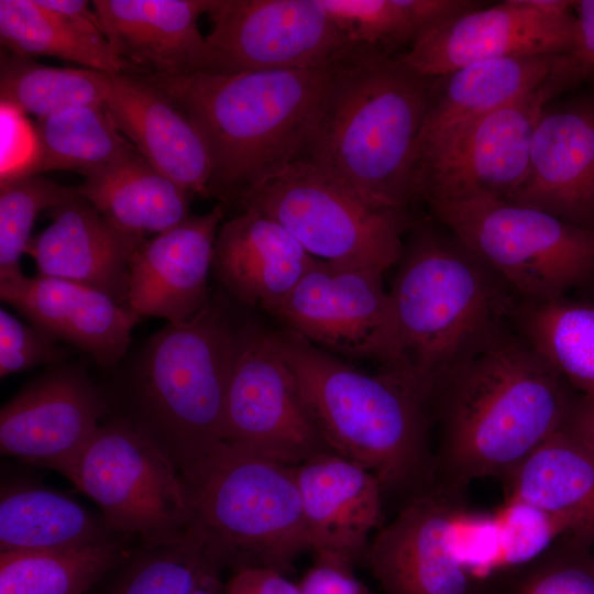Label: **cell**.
Listing matches in <instances>:
<instances>
[{
  "label": "cell",
  "mask_w": 594,
  "mask_h": 594,
  "mask_svg": "<svg viewBox=\"0 0 594 594\" xmlns=\"http://www.w3.org/2000/svg\"><path fill=\"white\" fill-rule=\"evenodd\" d=\"M574 396L524 337L498 329L435 395L433 482L466 491L476 479L506 480L563 427Z\"/></svg>",
  "instance_id": "6da1fadb"
},
{
  "label": "cell",
  "mask_w": 594,
  "mask_h": 594,
  "mask_svg": "<svg viewBox=\"0 0 594 594\" xmlns=\"http://www.w3.org/2000/svg\"><path fill=\"white\" fill-rule=\"evenodd\" d=\"M334 65L186 76L138 74L165 91L200 133L211 163L208 198L227 208L306 157Z\"/></svg>",
  "instance_id": "7a4b0ae2"
},
{
  "label": "cell",
  "mask_w": 594,
  "mask_h": 594,
  "mask_svg": "<svg viewBox=\"0 0 594 594\" xmlns=\"http://www.w3.org/2000/svg\"><path fill=\"white\" fill-rule=\"evenodd\" d=\"M430 80L380 52L359 51L339 62L305 160L370 202L405 210L418 198L416 166Z\"/></svg>",
  "instance_id": "3957f363"
},
{
  "label": "cell",
  "mask_w": 594,
  "mask_h": 594,
  "mask_svg": "<svg viewBox=\"0 0 594 594\" xmlns=\"http://www.w3.org/2000/svg\"><path fill=\"white\" fill-rule=\"evenodd\" d=\"M270 332L333 452L370 470L384 496L405 502L433 482L432 407L406 374L365 373L289 329Z\"/></svg>",
  "instance_id": "277c9868"
},
{
  "label": "cell",
  "mask_w": 594,
  "mask_h": 594,
  "mask_svg": "<svg viewBox=\"0 0 594 594\" xmlns=\"http://www.w3.org/2000/svg\"><path fill=\"white\" fill-rule=\"evenodd\" d=\"M239 329L215 300L153 334L119 395L118 416L157 444L180 474L221 442Z\"/></svg>",
  "instance_id": "5b68a950"
},
{
  "label": "cell",
  "mask_w": 594,
  "mask_h": 594,
  "mask_svg": "<svg viewBox=\"0 0 594 594\" xmlns=\"http://www.w3.org/2000/svg\"><path fill=\"white\" fill-rule=\"evenodd\" d=\"M388 290L404 372L431 405L447 376L501 329L505 285L454 237L418 232Z\"/></svg>",
  "instance_id": "8992f818"
},
{
  "label": "cell",
  "mask_w": 594,
  "mask_h": 594,
  "mask_svg": "<svg viewBox=\"0 0 594 594\" xmlns=\"http://www.w3.org/2000/svg\"><path fill=\"white\" fill-rule=\"evenodd\" d=\"M182 476L194 525L223 569L287 574L310 551L295 466L220 442Z\"/></svg>",
  "instance_id": "52a82bcc"
},
{
  "label": "cell",
  "mask_w": 594,
  "mask_h": 594,
  "mask_svg": "<svg viewBox=\"0 0 594 594\" xmlns=\"http://www.w3.org/2000/svg\"><path fill=\"white\" fill-rule=\"evenodd\" d=\"M429 206L462 245L528 302L562 298L594 278V229L491 197Z\"/></svg>",
  "instance_id": "ba28073f"
},
{
  "label": "cell",
  "mask_w": 594,
  "mask_h": 594,
  "mask_svg": "<svg viewBox=\"0 0 594 594\" xmlns=\"http://www.w3.org/2000/svg\"><path fill=\"white\" fill-rule=\"evenodd\" d=\"M237 205L276 220L320 261L384 274L403 253L405 210L370 202L305 158L254 186Z\"/></svg>",
  "instance_id": "9c48e42d"
},
{
  "label": "cell",
  "mask_w": 594,
  "mask_h": 594,
  "mask_svg": "<svg viewBox=\"0 0 594 594\" xmlns=\"http://www.w3.org/2000/svg\"><path fill=\"white\" fill-rule=\"evenodd\" d=\"M65 477L98 505L112 529L138 543L170 541L194 527L175 463L118 416L100 425Z\"/></svg>",
  "instance_id": "30bf717a"
},
{
  "label": "cell",
  "mask_w": 594,
  "mask_h": 594,
  "mask_svg": "<svg viewBox=\"0 0 594 594\" xmlns=\"http://www.w3.org/2000/svg\"><path fill=\"white\" fill-rule=\"evenodd\" d=\"M543 84L482 117L420 140L416 186L429 205L491 197L509 200L524 182Z\"/></svg>",
  "instance_id": "8fae6325"
},
{
  "label": "cell",
  "mask_w": 594,
  "mask_h": 594,
  "mask_svg": "<svg viewBox=\"0 0 594 594\" xmlns=\"http://www.w3.org/2000/svg\"><path fill=\"white\" fill-rule=\"evenodd\" d=\"M221 442L292 466L332 451L270 331L239 329Z\"/></svg>",
  "instance_id": "7c38bea8"
},
{
  "label": "cell",
  "mask_w": 594,
  "mask_h": 594,
  "mask_svg": "<svg viewBox=\"0 0 594 594\" xmlns=\"http://www.w3.org/2000/svg\"><path fill=\"white\" fill-rule=\"evenodd\" d=\"M310 343L404 372L383 273L318 260L273 315Z\"/></svg>",
  "instance_id": "4fadbf2b"
},
{
  "label": "cell",
  "mask_w": 594,
  "mask_h": 594,
  "mask_svg": "<svg viewBox=\"0 0 594 594\" xmlns=\"http://www.w3.org/2000/svg\"><path fill=\"white\" fill-rule=\"evenodd\" d=\"M217 72L310 69L359 52L318 0H213Z\"/></svg>",
  "instance_id": "5bb4252c"
},
{
  "label": "cell",
  "mask_w": 594,
  "mask_h": 594,
  "mask_svg": "<svg viewBox=\"0 0 594 594\" xmlns=\"http://www.w3.org/2000/svg\"><path fill=\"white\" fill-rule=\"evenodd\" d=\"M465 492L432 482L372 537L363 562L385 594H494L461 561L455 522Z\"/></svg>",
  "instance_id": "9a60e30c"
},
{
  "label": "cell",
  "mask_w": 594,
  "mask_h": 594,
  "mask_svg": "<svg viewBox=\"0 0 594 594\" xmlns=\"http://www.w3.org/2000/svg\"><path fill=\"white\" fill-rule=\"evenodd\" d=\"M575 18L543 13L527 0L477 7L425 32L399 58L425 77L516 56L561 55L573 45Z\"/></svg>",
  "instance_id": "2e32d148"
},
{
  "label": "cell",
  "mask_w": 594,
  "mask_h": 594,
  "mask_svg": "<svg viewBox=\"0 0 594 594\" xmlns=\"http://www.w3.org/2000/svg\"><path fill=\"white\" fill-rule=\"evenodd\" d=\"M108 410L105 393L86 375L51 371L1 407V453L65 476Z\"/></svg>",
  "instance_id": "e0dca14e"
},
{
  "label": "cell",
  "mask_w": 594,
  "mask_h": 594,
  "mask_svg": "<svg viewBox=\"0 0 594 594\" xmlns=\"http://www.w3.org/2000/svg\"><path fill=\"white\" fill-rule=\"evenodd\" d=\"M226 206L217 202L200 216L145 239L129 273L125 306L141 316L185 322L211 300L208 276Z\"/></svg>",
  "instance_id": "ac0fdd59"
},
{
  "label": "cell",
  "mask_w": 594,
  "mask_h": 594,
  "mask_svg": "<svg viewBox=\"0 0 594 594\" xmlns=\"http://www.w3.org/2000/svg\"><path fill=\"white\" fill-rule=\"evenodd\" d=\"M508 201L594 229V102L543 109L526 177Z\"/></svg>",
  "instance_id": "d6986e66"
},
{
  "label": "cell",
  "mask_w": 594,
  "mask_h": 594,
  "mask_svg": "<svg viewBox=\"0 0 594 594\" xmlns=\"http://www.w3.org/2000/svg\"><path fill=\"white\" fill-rule=\"evenodd\" d=\"M302 517L315 557L363 562L382 521L384 492L362 464L333 451L295 466Z\"/></svg>",
  "instance_id": "ffe728a7"
},
{
  "label": "cell",
  "mask_w": 594,
  "mask_h": 594,
  "mask_svg": "<svg viewBox=\"0 0 594 594\" xmlns=\"http://www.w3.org/2000/svg\"><path fill=\"white\" fill-rule=\"evenodd\" d=\"M213 0H95L94 10L113 53L133 72L186 76L217 72L198 29Z\"/></svg>",
  "instance_id": "44dd1931"
},
{
  "label": "cell",
  "mask_w": 594,
  "mask_h": 594,
  "mask_svg": "<svg viewBox=\"0 0 594 594\" xmlns=\"http://www.w3.org/2000/svg\"><path fill=\"white\" fill-rule=\"evenodd\" d=\"M105 91L107 113L139 153L190 196L208 198L210 156L180 107L138 73L105 72Z\"/></svg>",
  "instance_id": "7402d4cb"
},
{
  "label": "cell",
  "mask_w": 594,
  "mask_h": 594,
  "mask_svg": "<svg viewBox=\"0 0 594 594\" xmlns=\"http://www.w3.org/2000/svg\"><path fill=\"white\" fill-rule=\"evenodd\" d=\"M0 297L37 330L87 352L105 369L124 356L140 319L100 290L55 277L0 280Z\"/></svg>",
  "instance_id": "603a6c76"
},
{
  "label": "cell",
  "mask_w": 594,
  "mask_h": 594,
  "mask_svg": "<svg viewBox=\"0 0 594 594\" xmlns=\"http://www.w3.org/2000/svg\"><path fill=\"white\" fill-rule=\"evenodd\" d=\"M52 223L26 252L38 275L76 282L125 306L132 257L146 239L108 221L81 194L50 209Z\"/></svg>",
  "instance_id": "cb8c5ba5"
},
{
  "label": "cell",
  "mask_w": 594,
  "mask_h": 594,
  "mask_svg": "<svg viewBox=\"0 0 594 594\" xmlns=\"http://www.w3.org/2000/svg\"><path fill=\"white\" fill-rule=\"evenodd\" d=\"M317 261L280 223L249 207L220 226L212 270L238 301L273 316Z\"/></svg>",
  "instance_id": "d4e9b609"
},
{
  "label": "cell",
  "mask_w": 594,
  "mask_h": 594,
  "mask_svg": "<svg viewBox=\"0 0 594 594\" xmlns=\"http://www.w3.org/2000/svg\"><path fill=\"white\" fill-rule=\"evenodd\" d=\"M507 498L554 519L570 537L594 544V451L558 430L506 479Z\"/></svg>",
  "instance_id": "484cf974"
},
{
  "label": "cell",
  "mask_w": 594,
  "mask_h": 594,
  "mask_svg": "<svg viewBox=\"0 0 594 594\" xmlns=\"http://www.w3.org/2000/svg\"><path fill=\"white\" fill-rule=\"evenodd\" d=\"M122 539L130 538L64 493L36 484L1 490L0 552L65 550Z\"/></svg>",
  "instance_id": "4316f807"
},
{
  "label": "cell",
  "mask_w": 594,
  "mask_h": 594,
  "mask_svg": "<svg viewBox=\"0 0 594 594\" xmlns=\"http://www.w3.org/2000/svg\"><path fill=\"white\" fill-rule=\"evenodd\" d=\"M557 55L516 56L432 77L421 139L505 106L544 82Z\"/></svg>",
  "instance_id": "83f0119b"
},
{
  "label": "cell",
  "mask_w": 594,
  "mask_h": 594,
  "mask_svg": "<svg viewBox=\"0 0 594 594\" xmlns=\"http://www.w3.org/2000/svg\"><path fill=\"white\" fill-rule=\"evenodd\" d=\"M78 190L108 221L131 233L158 234L190 216V195L140 153L85 177Z\"/></svg>",
  "instance_id": "f1b7e54d"
},
{
  "label": "cell",
  "mask_w": 594,
  "mask_h": 594,
  "mask_svg": "<svg viewBox=\"0 0 594 594\" xmlns=\"http://www.w3.org/2000/svg\"><path fill=\"white\" fill-rule=\"evenodd\" d=\"M34 128L37 154L30 176L57 169L87 177L139 154L116 128L103 105L37 118Z\"/></svg>",
  "instance_id": "f546056e"
},
{
  "label": "cell",
  "mask_w": 594,
  "mask_h": 594,
  "mask_svg": "<svg viewBox=\"0 0 594 594\" xmlns=\"http://www.w3.org/2000/svg\"><path fill=\"white\" fill-rule=\"evenodd\" d=\"M138 542H114L65 550L1 551L0 594H84Z\"/></svg>",
  "instance_id": "4dcf8cb0"
},
{
  "label": "cell",
  "mask_w": 594,
  "mask_h": 594,
  "mask_svg": "<svg viewBox=\"0 0 594 594\" xmlns=\"http://www.w3.org/2000/svg\"><path fill=\"white\" fill-rule=\"evenodd\" d=\"M529 305L522 337L571 388L594 398V305L563 298Z\"/></svg>",
  "instance_id": "1f68e13d"
},
{
  "label": "cell",
  "mask_w": 594,
  "mask_h": 594,
  "mask_svg": "<svg viewBox=\"0 0 594 594\" xmlns=\"http://www.w3.org/2000/svg\"><path fill=\"white\" fill-rule=\"evenodd\" d=\"M0 40L20 57L53 56L106 73H132L110 47L92 44L37 0H0Z\"/></svg>",
  "instance_id": "d6a6232c"
},
{
  "label": "cell",
  "mask_w": 594,
  "mask_h": 594,
  "mask_svg": "<svg viewBox=\"0 0 594 594\" xmlns=\"http://www.w3.org/2000/svg\"><path fill=\"white\" fill-rule=\"evenodd\" d=\"M105 92V72L51 67L11 53L1 54V102L24 114L44 118L73 108L103 105Z\"/></svg>",
  "instance_id": "836d02e7"
},
{
  "label": "cell",
  "mask_w": 594,
  "mask_h": 594,
  "mask_svg": "<svg viewBox=\"0 0 594 594\" xmlns=\"http://www.w3.org/2000/svg\"><path fill=\"white\" fill-rule=\"evenodd\" d=\"M213 561L219 562L194 525L170 541L136 543L117 565L119 574L106 594H190Z\"/></svg>",
  "instance_id": "e575fe53"
},
{
  "label": "cell",
  "mask_w": 594,
  "mask_h": 594,
  "mask_svg": "<svg viewBox=\"0 0 594 594\" xmlns=\"http://www.w3.org/2000/svg\"><path fill=\"white\" fill-rule=\"evenodd\" d=\"M80 195L40 175L0 183V280L23 275L20 260L31 241L37 215Z\"/></svg>",
  "instance_id": "d590c367"
},
{
  "label": "cell",
  "mask_w": 594,
  "mask_h": 594,
  "mask_svg": "<svg viewBox=\"0 0 594 594\" xmlns=\"http://www.w3.org/2000/svg\"><path fill=\"white\" fill-rule=\"evenodd\" d=\"M318 1L360 51L391 55L397 46H410L420 34L408 0Z\"/></svg>",
  "instance_id": "8d00e7d4"
},
{
  "label": "cell",
  "mask_w": 594,
  "mask_h": 594,
  "mask_svg": "<svg viewBox=\"0 0 594 594\" xmlns=\"http://www.w3.org/2000/svg\"><path fill=\"white\" fill-rule=\"evenodd\" d=\"M498 594H594L592 547L570 537L510 576Z\"/></svg>",
  "instance_id": "74e56055"
},
{
  "label": "cell",
  "mask_w": 594,
  "mask_h": 594,
  "mask_svg": "<svg viewBox=\"0 0 594 594\" xmlns=\"http://www.w3.org/2000/svg\"><path fill=\"white\" fill-rule=\"evenodd\" d=\"M496 534V572L502 585L516 572L564 537L562 527L541 510L507 498L493 512ZM501 590V588H499Z\"/></svg>",
  "instance_id": "f35d334b"
},
{
  "label": "cell",
  "mask_w": 594,
  "mask_h": 594,
  "mask_svg": "<svg viewBox=\"0 0 594 594\" xmlns=\"http://www.w3.org/2000/svg\"><path fill=\"white\" fill-rule=\"evenodd\" d=\"M574 41L564 54L557 55L543 87L549 101L586 79L594 78V0L573 2Z\"/></svg>",
  "instance_id": "ab89813d"
},
{
  "label": "cell",
  "mask_w": 594,
  "mask_h": 594,
  "mask_svg": "<svg viewBox=\"0 0 594 594\" xmlns=\"http://www.w3.org/2000/svg\"><path fill=\"white\" fill-rule=\"evenodd\" d=\"M53 339L0 309V377L59 361Z\"/></svg>",
  "instance_id": "60d3db41"
},
{
  "label": "cell",
  "mask_w": 594,
  "mask_h": 594,
  "mask_svg": "<svg viewBox=\"0 0 594 594\" xmlns=\"http://www.w3.org/2000/svg\"><path fill=\"white\" fill-rule=\"evenodd\" d=\"M1 183L30 176L37 154L34 123L15 107L0 102Z\"/></svg>",
  "instance_id": "b9f144b4"
},
{
  "label": "cell",
  "mask_w": 594,
  "mask_h": 594,
  "mask_svg": "<svg viewBox=\"0 0 594 594\" xmlns=\"http://www.w3.org/2000/svg\"><path fill=\"white\" fill-rule=\"evenodd\" d=\"M298 585L301 594H375L354 575L353 564L333 558L315 557Z\"/></svg>",
  "instance_id": "7bdbcfd3"
},
{
  "label": "cell",
  "mask_w": 594,
  "mask_h": 594,
  "mask_svg": "<svg viewBox=\"0 0 594 594\" xmlns=\"http://www.w3.org/2000/svg\"><path fill=\"white\" fill-rule=\"evenodd\" d=\"M224 594H301L298 583L285 573L264 566L233 570L224 583Z\"/></svg>",
  "instance_id": "ee69618b"
},
{
  "label": "cell",
  "mask_w": 594,
  "mask_h": 594,
  "mask_svg": "<svg viewBox=\"0 0 594 594\" xmlns=\"http://www.w3.org/2000/svg\"><path fill=\"white\" fill-rule=\"evenodd\" d=\"M37 2L58 14L87 41L101 47H110L102 32L99 19L95 10H90L88 1L37 0Z\"/></svg>",
  "instance_id": "f6af8a7d"
},
{
  "label": "cell",
  "mask_w": 594,
  "mask_h": 594,
  "mask_svg": "<svg viewBox=\"0 0 594 594\" xmlns=\"http://www.w3.org/2000/svg\"><path fill=\"white\" fill-rule=\"evenodd\" d=\"M561 429L594 451V398L575 395Z\"/></svg>",
  "instance_id": "bcb514c9"
},
{
  "label": "cell",
  "mask_w": 594,
  "mask_h": 594,
  "mask_svg": "<svg viewBox=\"0 0 594 594\" xmlns=\"http://www.w3.org/2000/svg\"><path fill=\"white\" fill-rule=\"evenodd\" d=\"M223 566L217 562H211L198 579L190 594H224V584L221 582V571Z\"/></svg>",
  "instance_id": "7dc6e473"
},
{
  "label": "cell",
  "mask_w": 594,
  "mask_h": 594,
  "mask_svg": "<svg viewBox=\"0 0 594 594\" xmlns=\"http://www.w3.org/2000/svg\"><path fill=\"white\" fill-rule=\"evenodd\" d=\"M592 81H593V85H594V78L592 79Z\"/></svg>",
  "instance_id": "c3c4849f"
}]
</instances>
